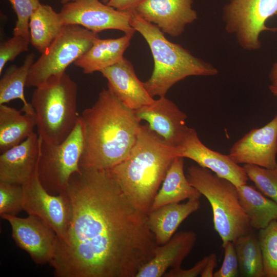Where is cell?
<instances>
[{"label":"cell","mask_w":277,"mask_h":277,"mask_svg":"<svg viewBox=\"0 0 277 277\" xmlns=\"http://www.w3.org/2000/svg\"><path fill=\"white\" fill-rule=\"evenodd\" d=\"M72 215L50 262L56 277H135L158 246L147 214L124 193L110 170L80 168L64 191Z\"/></svg>","instance_id":"cell-1"},{"label":"cell","mask_w":277,"mask_h":277,"mask_svg":"<svg viewBox=\"0 0 277 277\" xmlns=\"http://www.w3.org/2000/svg\"><path fill=\"white\" fill-rule=\"evenodd\" d=\"M83 148L79 166L110 170L129 155L135 143L141 122L108 88L80 117Z\"/></svg>","instance_id":"cell-2"},{"label":"cell","mask_w":277,"mask_h":277,"mask_svg":"<svg viewBox=\"0 0 277 277\" xmlns=\"http://www.w3.org/2000/svg\"><path fill=\"white\" fill-rule=\"evenodd\" d=\"M176 156L175 148L165 143L147 125L141 124L129 155L110 171L130 202L148 214Z\"/></svg>","instance_id":"cell-3"},{"label":"cell","mask_w":277,"mask_h":277,"mask_svg":"<svg viewBox=\"0 0 277 277\" xmlns=\"http://www.w3.org/2000/svg\"><path fill=\"white\" fill-rule=\"evenodd\" d=\"M131 25L147 42L154 61L150 77L143 82L153 97L165 96L177 82L190 76H214L218 70L211 64L193 55L181 45L169 41L156 25L133 10Z\"/></svg>","instance_id":"cell-4"},{"label":"cell","mask_w":277,"mask_h":277,"mask_svg":"<svg viewBox=\"0 0 277 277\" xmlns=\"http://www.w3.org/2000/svg\"><path fill=\"white\" fill-rule=\"evenodd\" d=\"M77 90L76 83L65 72L49 77L35 87L31 104L37 134L42 141L61 143L73 130L80 117Z\"/></svg>","instance_id":"cell-5"},{"label":"cell","mask_w":277,"mask_h":277,"mask_svg":"<svg viewBox=\"0 0 277 277\" xmlns=\"http://www.w3.org/2000/svg\"><path fill=\"white\" fill-rule=\"evenodd\" d=\"M186 176L191 185L209 202L214 229L222 244L234 242L240 236L252 231L240 204L237 186L233 183L199 165L188 167Z\"/></svg>","instance_id":"cell-6"},{"label":"cell","mask_w":277,"mask_h":277,"mask_svg":"<svg viewBox=\"0 0 277 277\" xmlns=\"http://www.w3.org/2000/svg\"><path fill=\"white\" fill-rule=\"evenodd\" d=\"M98 38V33L81 26L64 25L60 34L32 65L26 87H37L49 77L65 72Z\"/></svg>","instance_id":"cell-7"},{"label":"cell","mask_w":277,"mask_h":277,"mask_svg":"<svg viewBox=\"0 0 277 277\" xmlns=\"http://www.w3.org/2000/svg\"><path fill=\"white\" fill-rule=\"evenodd\" d=\"M83 137L80 118L70 135L62 143H50L41 139L37 175L50 194L64 192L71 175L80 170Z\"/></svg>","instance_id":"cell-8"},{"label":"cell","mask_w":277,"mask_h":277,"mask_svg":"<svg viewBox=\"0 0 277 277\" xmlns=\"http://www.w3.org/2000/svg\"><path fill=\"white\" fill-rule=\"evenodd\" d=\"M275 15L277 0H227L222 13L226 31L233 35L242 49L248 51L262 47L260 36L262 32L277 31V27L266 25Z\"/></svg>","instance_id":"cell-9"},{"label":"cell","mask_w":277,"mask_h":277,"mask_svg":"<svg viewBox=\"0 0 277 277\" xmlns=\"http://www.w3.org/2000/svg\"><path fill=\"white\" fill-rule=\"evenodd\" d=\"M22 188L23 210L42 220L55 232L57 239L64 240L72 215L70 201L66 193L64 191L57 195L49 193L40 182L37 171Z\"/></svg>","instance_id":"cell-10"},{"label":"cell","mask_w":277,"mask_h":277,"mask_svg":"<svg viewBox=\"0 0 277 277\" xmlns=\"http://www.w3.org/2000/svg\"><path fill=\"white\" fill-rule=\"evenodd\" d=\"M132 12L117 10L100 0H72L64 4L58 13L64 25H78L96 33L118 30L133 35Z\"/></svg>","instance_id":"cell-11"},{"label":"cell","mask_w":277,"mask_h":277,"mask_svg":"<svg viewBox=\"0 0 277 277\" xmlns=\"http://www.w3.org/2000/svg\"><path fill=\"white\" fill-rule=\"evenodd\" d=\"M0 215L10 224L16 244L27 252L34 263H50L54 255L57 236L49 226L32 215L25 218L5 214Z\"/></svg>","instance_id":"cell-12"},{"label":"cell","mask_w":277,"mask_h":277,"mask_svg":"<svg viewBox=\"0 0 277 277\" xmlns=\"http://www.w3.org/2000/svg\"><path fill=\"white\" fill-rule=\"evenodd\" d=\"M175 149L177 156L194 161L199 166L211 170L236 186L247 183L249 178L243 167L233 161L229 155L214 151L205 146L193 128L188 127Z\"/></svg>","instance_id":"cell-13"},{"label":"cell","mask_w":277,"mask_h":277,"mask_svg":"<svg viewBox=\"0 0 277 277\" xmlns=\"http://www.w3.org/2000/svg\"><path fill=\"white\" fill-rule=\"evenodd\" d=\"M228 155L238 164L276 167L277 114L265 126L246 133L232 146Z\"/></svg>","instance_id":"cell-14"},{"label":"cell","mask_w":277,"mask_h":277,"mask_svg":"<svg viewBox=\"0 0 277 277\" xmlns=\"http://www.w3.org/2000/svg\"><path fill=\"white\" fill-rule=\"evenodd\" d=\"M192 3L193 0H142L134 10L164 33L177 37L184 32L187 25L197 19Z\"/></svg>","instance_id":"cell-15"},{"label":"cell","mask_w":277,"mask_h":277,"mask_svg":"<svg viewBox=\"0 0 277 277\" xmlns=\"http://www.w3.org/2000/svg\"><path fill=\"white\" fill-rule=\"evenodd\" d=\"M134 111L141 122H147L149 128L165 143L175 148L186 132V114L165 96Z\"/></svg>","instance_id":"cell-16"},{"label":"cell","mask_w":277,"mask_h":277,"mask_svg":"<svg viewBox=\"0 0 277 277\" xmlns=\"http://www.w3.org/2000/svg\"><path fill=\"white\" fill-rule=\"evenodd\" d=\"M41 138L34 132L21 144L1 153L0 182L23 185L37 171Z\"/></svg>","instance_id":"cell-17"},{"label":"cell","mask_w":277,"mask_h":277,"mask_svg":"<svg viewBox=\"0 0 277 277\" xmlns=\"http://www.w3.org/2000/svg\"><path fill=\"white\" fill-rule=\"evenodd\" d=\"M100 72L108 81V88L127 107L135 111L153 103L154 99L148 92L137 77L131 63L123 57L116 64Z\"/></svg>","instance_id":"cell-18"},{"label":"cell","mask_w":277,"mask_h":277,"mask_svg":"<svg viewBox=\"0 0 277 277\" xmlns=\"http://www.w3.org/2000/svg\"><path fill=\"white\" fill-rule=\"evenodd\" d=\"M197 239L193 231L178 232L165 244L158 245L154 256L139 270L135 277L163 276L169 268L181 267Z\"/></svg>","instance_id":"cell-19"},{"label":"cell","mask_w":277,"mask_h":277,"mask_svg":"<svg viewBox=\"0 0 277 277\" xmlns=\"http://www.w3.org/2000/svg\"><path fill=\"white\" fill-rule=\"evenodd\" d=\"M199 200H188L185 203H171L151 211L147 214L148 227L156 244L162 245L173 235L180 224L200 207Z\"/></svg>","instance_id":"cell-20"},{"label":"cell","mask_w":277,"mask_h":277,"mask_svg":"<svg viewBox=\"0 0 277 277\" xmlns=\"http://www.w3.org/2000/svg\"><path fill=\"white\" fill-rule=\"evenodd\" d=\"M133 35L125 34L116 38H97L91 47L74 63L85 74L110 67L123 58Z\"/></svg>","instance_id":"cell-21"},{"label":"cell","mask_w":277,"mask_h":277,"mask_svg":"<svg viewBox=\"0 0 277 277\" xmlns=\"http://www.w3.org/2000/svg\"><path fill=\"white\" fill-rule=\"evenodd\" d=\"M184 158L176 156L168 169L162 186L156 194L150 210L181 201L199 200L200 192L188 181L184 171Z\"/></svg>","instance_id":"cell-22"},{"label":"cell","mask_w":277,"mask_h":277,"mask_svg":"<svg viewBox=\"0 0 277 277\" xmlns=\"http://www.w3.org/2000/svg\"><path fill=\"white\" fill-rule=\"evenodd\" d=\"M5 104L0 105V152L21 144L34 132L35 114L22 113Z\"/></svg>","instance_id":"cell-23"},{"label":"cell","mask_w":277,"mask_h":277,"mask_svg":"<svg viewBox=\"0 0 277 277\" xmlns=\"http://www.w3.org/2000/svg\"><path fill=\"white\" fill-rule=\"evenodd\" d=\"M240 204L252 228L260 230L277 219V203L263 195L254 187L237 186Z\"/></svg>","instance_id":"cell-24"},{"label":"cell","mask_w":277,"mask_h":277,"mask_svg":"<svg viewBox=\"0 0 277 277\" xmlns=\"http://www.w3.org/2000/svg\"><path fill=\"white\" fill-rule=\"evenodd\" d=\"M64 26L58 13L50 6L41 4L30 18V44L42 53L60 34Z\"/></svg>","instance_id":"cell-25"},{"label":"cell","mask_w":277,"mask_h":277,"mask_svg":"<svg viewBox=\"0 0 277 277\" xmlns=\"http://www.w3.org/2000/svg\"><path fill=\"white\" fill-rule=\"evenodd\" d=\"M34 57V54L30 53L27 55L21 66L13 65L7 69L0 80V105L19 99L23 104L21 110L23 112L35 114L31 104L27 101L24 94V88Z\"/></svg>","instance_id":"cell-26"},{"label":"cell","mask_w":277,"mask_h":277,"mask_svg":"<svg viewBox=\"0 0 277 277\" xmlns=\"http://www.w3.org/2000/svg\"><path fill=\"white\" fill-rule=\"evenodd\" d=\"M234 244L241 276H265L260 243L252 231L240 236Z\"/></svg>","instance_id":"cell-27"},{"label":"cell","mask_w":277,"mask_h":277,"mask_svg":"<svg viewBox=\"0 0 277 277\" xmlns=\"http://www.w3.org/2000/svg\"><path fill=\"white\" fill-rule=\"evenodd\" d=\"M259 231L265 276L277 277V220Z\"/></svg>","instance_id":"cell-28"},{"label":"cell","mask_w":277,"mask_h":277,"mask_svg":"<svg viewBox=\"0 0 277 277\" xmlns=\"http://www.w3.org/2000/svg\"><path fill=\"white\" fill-rule=\"evenodd\" d=\"M243 168L249 178L264 194L277 203V166L265 168L244 164Z\"/></svg>","instance_id":"cell-29"},{"label":"cell","mask_w":277,"mask_h":277,"mask_svg":"<svg viewBox=\"0 0 277 277\" xmlns=\"http://www.w3.org/2000/svg\"><path fill=\"white\" fill-rule=\"evenodd\" d=\"M22 185L0 182V215H17L23 209Z\"/></svg>","instance_id":"cell-30"},{"label":"cell","mask_w":277,"mask_h":277,"mask_svg":"<svg viewBox=\"0 0 277 277\" xmlns=\"http://www.w3.org/2000/svg\"><path fill=\"white\" fill-rule=\"evenodd\" d=\"M8 1L17 16V21L13 29V35L30 38V18L41 5L39 0Z\"/></svg>","instance_id":"cell-31"},{"label":"cell","mask_w":277,"mask_h":277,"mask_svg":"<svg viewBox=\"0 0 277 277\" xmlns=\"http://www.w3.org/2000/svg\"><path fill=\"white\" fill-rule=\"evenodd\" d=\"M30 38L14 35L0 45V74L6 64L13 61L21 53L28 51Z\"/></svg>","instance_id":"cell-32"},{"label":"cell","mask_w":277,"mask_h":277,"mask_svg":"<svg viewBox=\"0 0 277 277\" xmlns=\"http://www.w3.org/2000/svg\"><path fill=\"white\" fill-rule=\"evenodd\" d=\"M224 259L220 268L213 273V277H236L239 275V266L234 242L222 244Z\"/></svg>","instance_id":"cell-33"},{"label":"cell","mask_w":277,"mask_h":277,"mask_svg":"<svg viewBox=\"0 0 277 277\" xmlns=\"http://www.w3.org/2000/svg\"><path fill=\"white\" fill-rule=\"evenodd\" d=\"M209 255L197 262L192 267L184 269L181 267L171 268L164 275L165 277H196L201 275L209 259Z\"/></svg>","instance_id":"cell-34"},{"label":"cell","mask_w":277,"mask_h":277,"mask_svg":"<svg viewBox=\"0 0 277 277\" xmlns=\"http://www.w3.org/2000/svg\"><path fill=\"white\" fill-rule=\"evenodd\" d=\"M142 0H110L107 5L121 11H132Z\"/></svg>","instance_id":"cell-35"},{"label":"cell","mask_w":277,"mask_h":277,"mask_svg":"<svg viewBox=\"0 0 277 277\" xmlns=\"http://www.w3.org/2000/svg\"><path fill=\"white\" fill-rule=\"evenodd\" d=\"M208 261L201 274L202 277H213V270L217 262V256L215 253L209 255Z\"/></svg>","instance_id":"cell-36"},{"label":"cell","mask_w":277,"mask_h":277,"mask_svg":"<svg viewBox=\"0 0 277 277\" xmlns=\"http://www.w3.org/2000/svg\"><path fill=\"white\" fill-rule=\"evenodd\" d=\"M269 78L271 85L277 86V62L273 64L269 73Z\"/></svg>","instance_id":"cell-37"},{"label":"cell","mask_w":277,"mask_h":277,"mask_svg":"<svg viewBox=\"0 0 277 277\" xmlns=\"http://www.w3.org/2000/svg\"><path fill=\"white\" fill-rule=\"evenodd\" d=\"M269 89L273 95L277 97V86L270 85L269 86Z\"/></svg>","instance_id":"cell-38"},{"label":"cell","mask_w":277,"mask_h":277,"mask_svg":"<svg viewBox=\"0 0 277 277\" xmlns=\"http://www.w3.org/2000/svg\"><path fill=\"white\" fill-rule=\"evenodd\" d=\"M72 1V0H61V2L63 4H65V3H68V2H70V1ZM109 1H110V0H102V2L103 3L107 4L108 3V2H109Z\"/></svg>","instance_id":"cell-39"},{"label":"cell","mask_w":277,"mask_h":277,"mask_svg":"<svg viewBox=\"0 0 277 277\" xmlns=\"http://www.w3.org/2000/svg\"><path fill=\"white\" fill-rule=\"evenodd\" d=\"M59 1H61V0H59Z\"/></svg>","instance_id":"cell-40"},{"label":"cell","mask_w":277,"mask_h":277,"mask_svg":"<svg viewBox=\"0 0 277 277\" xmlns=\"http://www.w3.org/2000/svg\"><path fill=\"white\" fill-rule=\"evenodd\" d=\"M276 220H277V219H276Z\"/></svg>","instance_id":"cell-41"}]
</instances>
